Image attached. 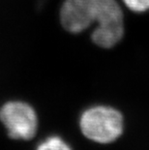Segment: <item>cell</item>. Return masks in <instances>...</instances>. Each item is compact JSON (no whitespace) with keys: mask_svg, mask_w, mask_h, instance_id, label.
<instances>
[{"mask_svg":"<svg viewBox=\"0 0 149 150\" xmlns=\"http://www.w3.org/2000/svg\"><path fill=\"white\" fill-rule=\"evenodd\" d=\"M60 21L71 33H80L97 21L92 40L104 49L114 47L124 35L123 14L115 0H65Z\"/></svg>","mask_w":149,"mask_h":150,"instance_id":"cell-1","label":"cell"},{"mask_svg":"<svg viewBox=\"0 0 149 150\" xmlns=\"http://www.w3.org/2000/svg\"><path fill=\"white\" fill-rule=\"evenodd\" d=\"M132 11L142 13L149 10V0H123Z\"/></svg>","mask_w":149,"mask_h":150,"instance_id":"cell-5","label":"cell"},{"mask_svg":"<svg viewBox=\"0 0 149 150\" xmlns=\"http://www.w3.org/2000/svg\"><path fill=\"white\" fill-rule=\"evenodd\" d=\"M37 150H72V148L61 138L53 136L41 143Z\"/></svg>","mask_w":149,"mask_h":150,"instance_id":"cell-4","label":"cell"},{"mask_svg":"<svg viewBox=\"0 0 149 150\" xmlns=\"http://www.w3.org/2000/svg\"><path fill=\"white\" fill-rule=\"evenodd\" d=\"M0 120L16 139H30L37 131V115L29 105L23 102H9L0 110Z\"/></svg>","mask_w":149,"mask_h":150,"instance_id":"cell-3","label":"cell"},{"mask_svg":"<svg viewBox=\"0 0 149 150\" xmlns=\"http://www.w3.org/2000/svg\"><path fill=\"white\" fill-rule=\"evenodd\" d=\"M81 128L89 139L100 143L115 140L123 132V117L110 107H94L84 111L81 118Z\"/></svg>","mask_w":149,"mask_h":150,"instance_id":"cell-2","label":"cell"}]
</instances>
